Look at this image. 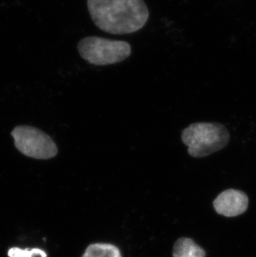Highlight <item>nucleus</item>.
<instances>
[{
    "label": "nucleus",
    "instance_id": "f257e3e1",
    "mask_svg": "<svg viewBox=\"0 0 256 257\" xmlns=\"http://www.w3.org/2000/svg\"><path fill=\"white\" fill-rule=\"evenodd\" d=\"M87 5L94 25L115 35L139 31L150 15L143 0H87Z\"/></svg>",
    "mask_w": 256,
    "mask_h": 257
},
{
    "label": "nucleus",
    "instance_id": "f03ea898",
    "mask_svg": "<svg viewBox=\"0 0 256 257\" xmlns=\"http://www.w3.org/2000/svg\"><path fill=\"white\" fill-rule=\"evenodd\" d=\"M181 141L188 148V154L205 158L225 148L230 142V133L218 122H195L181 133Z\"/></svg>",
    "mask_w": 256,
    "mask_h": 257
},
{
    "label": "nucleus",
    "instance_id": "7ed1b4c3",
    "mask_svg": "<svg viewBox=\"0 0 256 257\" xmlns=\"http://www.w3.org/2000/svg\"><path fill=\"white\" fill-rule=\"evenodd\" d=\"M77 51L90 64L106 66L126 60L132 54V47L126 41L88 36L78 42Z\"/></svg>",
    "mask_w": 256,
    "mask_h": 257
},
{
    "label": "nucleus",
    "instance_id": "20e7f679",
    "mask_svg": "<svg viewBox=\"0 0 256 257\" xmlns=\"http://www.w3.org/2000/svg\"><path fill=\"white\" fill-rule=\"evenodd\" d=\"M11 135L18 150L29 158L48 160L58 154V147L53 139L36 127L16 126L11 133Z\"/></svg>",
    "mask_w": 256,
    "mask_h": 257
},
{
    "label": "nucleus",
    "instance_id": "39448f33",
    "mask_svg": "<svg viewBox=\"0 0 256 257\" xmlns=\"http://www.w3.org/2000/svg\"><path fill=\"white\" fill-rule=\"evenodd\" d=\"M218 214L226 217H234L244 213L249 206V198L242 191L227 189L218 195L213 201Z\"/></svg>",
    "mask_w": 256,
    "mask_h": 257
},
{
    "label": "nucleus",
    "instance_id": "423d86ee",
    "mask_svg": "<svg viewBox=\"0 0 256 257\" xmlns=\"http://www.w3.org/2000/svg\"><path fill=\"white\" fill-rule=\"evenodd\" d=\"M172 255L173 257H206V252L191 238L181 237L175 242Z\"/></svg>",
    "mask_w": 256,
    "mask_h": 257
},
{
    "label": "nucleus",
    "instance_id": "0eeeda50",
    "mask_svg": "<svg viewBox=\"0 0 256 257\" xmlns=\"http://www.w3.org/2000/svg\"><path fill=\"white\" fill-rule=\"evenodd\" d=\"M82 257H122L119 248L109 243H94L87 246Z\"/></svg>",
    "mask_w": 256,
    "mask_h": 257
},
{
    "label": "nucleus",
    "instance_id": "6e6552de",
    "mask_svg": "<svg viewBox=\"0 0 256 257\" xmlns=\"http://www.w3.org/2000/svg\"><path fill=\"white\" fill-rule=\"evenodd\" d=\"M8 255L10 257H48L47 253L40 249H20L18 247H13L8 251Z\"/></svg>",
    "mask_w": 256,
    "mask_h": 257
}]
</instances>
